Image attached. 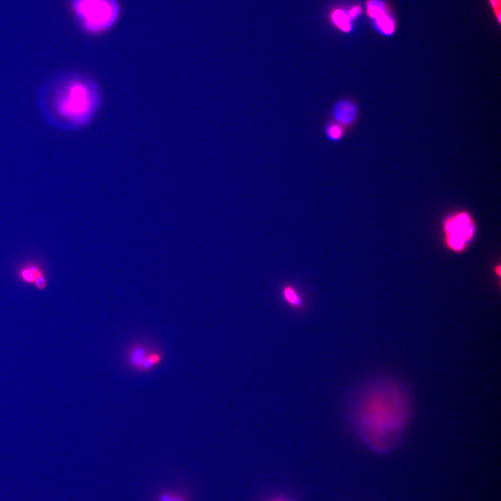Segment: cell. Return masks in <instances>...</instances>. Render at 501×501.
Wrapping results in <instances>:
<instances>
[{
    "label": "cell",
    "mask_w": 501,
    "mask_h": 501,
    "mask_svg": "<svg viewBox=\"0 0 501 501\" xmlns=\"http://www.w3.org/2000/svg\"><path fill=\"white\" fill-rule=\"evenodd\" d=\"M376 21L381 31L385 34L390 35L394 32L395 23L387 14L376 19Z\"/></svg>",
    "instance_id": "obj_11"
},
{
    "label": "cell",
    "mask_w": 501,
    "mask_h": 501,
    "mask_svg": "<svg viewBox=\"0 0 501 501\" xmlns=\"http://www.w3.org/2000/svg\"><path fill=\"white\" fill-rule=\"evenodd\" d=\"M152 501H194L191 492L180 487L164 488L157 491Z\"/></svg>",
    "instance_id": "obj_8"
},
{
    "label": "cell",
    "mask_w": 501,
    "mask_h": 501,
    "mask_svg": "<svg viewBox=\"0 0 501 501\" xmlns=\"http://www.w3.org/2000/svg\"><path fill=\"white\" fill-rule=\"evenodd\" d=\"M345 127L339 124L333 122L326 124L325 135L328 140L332 142L340 141L344 136Z\"/></svg>",
    "instance_id": "obj_9"
},
{
    "label": "cell",
    "mask_w": 501,
    "mask_h": 501,
    "mask_svg": "<svg viewBox=\"0 0 501 501\" xmlns=\"http://www.w3.org/2000/svg\"><path fill=\"white\" fill-rule=\"evenodd\" d=\"M71 7L82 29L93 36L113 29L122 15L119 0H72Z\"/></svg>",
    "instance_id": "obj_3"
},
{
    "label": "cell",
    "mask_w": 501,
    "mask_h": 501,
    "mask_svg": "<svg viewBox=\"0 0 501 501\" xmlns=\"http://www.w3.org/2000/svg\"><path fill=\"white\" fill-rule=\"evenodd\" d=\"M50 117L63 126L80 129L96 117L101 103L97 83L80 74L67 76L56 82L46 98Z\"/></svg>",
    "instance_id": "obj_2"
},
{
    "label": "cell",
    "mask_w": 501,
    "mask_h": 501,
    "mask_svg": "<svg viewBox=\"0 0 501 501\" xmlns=\"http://www.w3.org/2000/svg\"><path fill=\"white\" fill-rule=\"evenodd\" d=\"M498 274H500V267H499L498 268Z\"/></svg>",
    "instance_id": "obj_16"
},
{
    "label": "cell",
    "mask_w": 501,
    "mask_h": 501,
    "mask_svg": "<svg viewBox=\"0 0 501 501\" xmlns=\"http://www.w3.org/2000/svg\"><path fill=\"white\" fill-rule=\"evenodd\" d=\"M283 296L285 301L292 307L297 309L303 306L301 296L296 289L291 286H287L284 289Z\"/></svg>",
    "instance_id": "obj_10"
},
{
    "label": "cell",
    "mask_w": 501,
    "mask_h": 501,
    "mask_svg": "<svg viewBox=\"0 0 501 501\" xmlns=\"http://www.w3.org/2000/svg\"><path fill=\"white\" fill-rule=\"evenodd\" d=\"M413 413L406 387L389 377L374 379L359 392L354 412L357 432L372 452H393L403 439Z\"/></svg>",
    "instance_id": "obj_1"
},
{
    "label": "cell",
    "mask_w": 501,
    "mask_h": 501,
    "mask_svg": "<svg viewBox=\"0 0 501 501\" xmlns=\"http://www.w3.org/2000/svg\"><path fill=\"white\" fill-rule=\"evenodd\" d=\"M164 357V353L159 346L144 340L133 342L125 353L127 366L140 373L153 371L162 364Z\"/></svg>",
    "instance_id": "obj_4"
},
{
    "label": "cell",
    "mask_w": 501,
    "mask_h": 501,
    "mask_svg": "<svg viewBox=\"0 0 501 501\" xmlns=\"http://www.w3.org/2000/svg\"><path fill=\"white\" fill-rule=\"evenodd\" d=\"M359 113L356 103L350 100H341L332 107L331 115L333 122L344 127L353 125L357 120Z\"/></svg>",
    "instance_id": "obj_7"
},
{
    "label": "cell",
    "mask_w": 501,
    "mask_h": 501,
    "mask_svg": "<svg viewBox=\"0 0 501 501\" xmlns=\"http://www.w3.org/2000/svg\"><path fill=\"white\" fill-rule=\"evenodd\" d=\"M448 243L456 251L462 250L474 234V226L467 214H460L449 219L445 225Z\"/></svg>",
    "instance_id": "obj_5"
},
{
    "label": "cell",
    "mask_w": 501,
    "mask_h": 501,
    "mask_svg": "<svg viewBox=\"0 0 501 501\" xmlns=\"http://www.w3.org/2000/svg\"><path fill=\"white\" fill-rule=\"evenodd\" d=\"M274 501H285V500H274Z\"/></svg>",
    "instance_id": "obj_17"
},
{
    "label": "cell",
    "mask_w": 501,
    "mask_h": 501,
    "mask_svg": "<svg viewBox=\"0 0 501 501\" xmlns=\"http://www.w3.org/2000/svg\"><path fill=\"white\" fill-rule=\"evenodd\" d=\"M17 280L23 285L33 286L43 291L48 286L47 274L43 265L37 260L30 259L21 263L16 269Z\"/></svg>",
    "instance_id": "obj_6"
},
{
    "label": "cell",
    "mask_w": 501,
    "mask_h": 501,
    "mask_svg": "<svg viewBox=\"0 0 501 501\" xmlns=\"http://www.w3.org/2000/svg\"><path fill=\"white\" fill-rule=\"evenodd\" d=\"M361 12L360 8L356 7L354 8L350 12L349 16L352 19L353 18L357 17Z\"/></svg>",
    "instance_id": "obj_15"
},
{
    "label": "cell",
    "mask_w": 501,
    "mask_h": 501,
    "mask_svg": "<svg viewBox=\"0 0 501 501\" xmlns=\"http://www.w3.org/2000/svg\"><path fill=\"white\" fill-rule=\"evenodd\" d=\"M489 1L494 10L496 16H497L498 22L500 23L501 0H489Z\"/></svg>",
    "instance_id": "obj_14"
},
{
    "label": "cell",
    "mask_w": 501,
    "mask_h": 501,
    "mask_svg": "<svg viewBox=\"0 0 501 501\" xmlns=\"http://www.w3.org/2000/svg\"><path fill=\"white\" fill-rule=\"evenodd\" d=\"M368 14L371 18L376 20L386 14V11L383 4L373 0L368 3Z\"/></svg>",
    "instance_id": "obj_13"
},
{
    "label": "cell",
    "mask_w": 501,
    "mask_h": 501,
    "mask_svg": "<svg viewBox=\"0 0 501 501\" xmlns=\"http://www.w3.org/2000/svg\"><path fill=\"white\" fill-rule=\"evenodd\" d=\"M333 19L343 31L349 32L351 29L350 21L349 15H347L342 11H337L333 14Z\"/></svg>",
    "instance_id": "obj_12"
}]
</instances>
